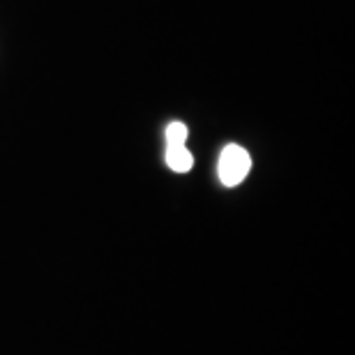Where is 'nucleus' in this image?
I'll return each instance as SVG.
<instances>
[{
	"mask_svg": "<svg viewBox=\"0 0 355 355\" xmlns=\"http://www.w3.org/2000/svg\"><path fill=\"white\" fill-rule=\"evenodd\" d=\"M252 171V157L243 146L229 144L219 155L217 173L224 187H238Z\"/></svg>",
	"mask_w": 355,
	"mask_h": 355,
	"instance_id": "nucleus-1",
	"label": "nucleus"
},
{
	"mask_svg": "<svg viewBox=\"0 0 355 355\" xmlns=\"http://www.w3.org/2000/svg\"><path fill=\"white\" fill-rule=\"evenodd\" d=\"M166 166L175 173H187L194 166V157L184 146H166Z\"/></svg>",
	"mask_w": 355,
	"mask_h": 355,
	"instance_id": "nucleus-2",
	"label": "nucleus"
},
{
	"mask_svg": "<svg viewBox=\"0 0 355 355\" xmlns=\"http://www.w3.org/2000/svg\"><path fill=\"white\" fill-rule=\"evenodd\" d=\"M164 137H166V146H184V141H187V137H189L187 125L184 123H168Z\"/></svg>",
	"mask_w": 355,
	"mask_h": 355,
	"instance_id": "nucleus-3",
	"label": "nucleus"
}]
</instances>
